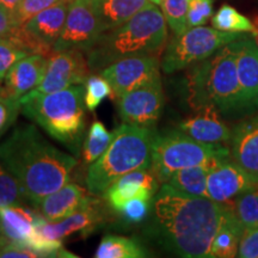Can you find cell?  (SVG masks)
Returning a JSON list of instances; mask_svg holds the SVG:
<instances>
[{
	"instance_id": "6da1fadb",
	"label": "cell",
	"mask_w": 258,
	"mask_h": 258,
	"mask_svg": "<svg viewBox=\"0 0 258 258\" xmlns=\"http://www.w3.org/2000/svg\"><path fill=\"white\" fill-rule=\"evenodd\" d=\"M152 219L145 235L169 252L185 258H208L227 205L180 192L167 183L154 195Z\"/></svg>"
},
{
	"instance_id": "7a4b0ae2",
	"label": "cell",
	"mask_w": 258,
	"mask_h": 258,
	"mask_svg": "<svg viewBox=\"0 0 258 258\" xmlns=\"http://www.w3.org/2000/svg\"><path fill=\"white\" fill-rule=\"evenodd\" d=\"M0 161L34 206L69 183L78 163L76 157L51 145L34 124L17 127L0 144Z\"/></svg>"
},
{
	"instance_id": "3957f363",
	"label": "cell",
	"mask_w": 258,
	"mask_h": 258,
	"mask_svg": "<svg viewBox=\"0 0 258 258\" xmlns=\"http://www.w3.org/2000/svg\"><path fill=\"white\" fill-rule=\"evenodd\" d=\"M167 41V23L163 11L151 4L120 27L108 30L86 51L91 71L98 72L125 57L158 55Z\"/></svg>"
},
{
	"instance_id": "277c9868",
	"label": "cell",
	"mask_w": 258,
	"mask_h": 258,
	"mask_svg": "<svg viewBox=\"0 0 258 258\" xmlns=\"http://www.w3.org/2000/svg\"><path fill=\"white\" fill-rule=\"evenodd\" d=\"M238 40L226 44L186 74V102L192 110L214 106L221 114L246 110L238 78Z\"/></svg>"
},
{
	"instance_id": "5b68a950",
	"label": "cell",
	"mask_w": 258,
	"mask_h": 258,
	"mask_svg": "<svg viewBox=\"0 0 258 258\" xmlns=\"http://www.w3.org/2000/svg\"><path fill=\"white\" fill-rule=\"evenodd\" d=\"M85 88L73 85L60 91L19 98L21 110L51 139L78 156L85 133Z\"/></svg>"
},
{
	"instance_id": "8992f818",
	"label": "cell",
	"mask_w": 258,
	"mask_h": 258,
	"mask_svg": "<svg viewBox=\"0 0 258 258\" xmlns=\"http://www.w3.org/2000/svg\"><path fill=\"white\" fill-rule=\"evenodd\" d=\"M154 138L152 127L125 122L118 125L105 152L89 167L85 179L89 191L99 195L132 171L151 169Z\"/></svg>"
},
{
	"instance_id": "52a82bcc",
	"label": "cell",
	"mask_w": 258,
	"mask_h": 258,
	"mask_svg": "<svg viewBox=\"0 0 258 258\" xmlns=\"http://www.w3.org/2000/svg\"><path fill=\"white\" fill-rule=\"evenodd\" d=\"M230 154L222 144L201 143L178 129L156 134L151 170L160 183H166L172 173L186 167L206 166L213 170Z\"/></svg>"
},
{
	"instance_id": "ba28073f",
	"label": "cell",
	"mask_w": 258,
	"mask_h": 258,
	"mask_svg": "<svg viewBox=\"0 0 258 258\" xmlns=\"http://www.w3.org/2000/svg\"><path fill=\"white\" fill-rule=\"evenodd\" d=\"M245 35L203 25L190 28L183 34L175 35L167 43L161 60V69L165 73L184 70L192 63L208 59L226 44L239 40Z\"/></svg>"
},
{
	"instance_id": "9c48e42d",
	"label": "cell",
	"mask_w": 258,
	"mask_h": 258,
	"mask_svg": "<svg viewBox=\"0 0 258 258\" xmlns=\"http://www.w3.org/2000/svg\"><path fill=\"white\" fill-rule=\"evenodd\" d=\"M103 34L95 0H72L66 23L54 44V51L80 50L86 53Z\"/></svg>"
},
{
	"instance_id": "30bf717a",
	"label": "cell",
	"mask_w": 258,
	"mask_h": 258,
	"mask_svg": "<svg viewBox=\"0 0 258 258\" xmlns=\"http://www.w3.org/2000/svg\"><path fill=\"white\" fill-rule=\"evenodd\" d=\"M159 59L157 55H137L125 57L106 66L101 74L108 80L112 98L160 80Z\"/></svg>"
},
{
	"instance_id": "8fae6325",
	"label": "cell",
	"mask_w": 258,
	"mask_h": 258,
	"mask_svg": "<svg viewBox=\"0 0 258 258\" xmlns=\"http://www.w3.org/2000/svg\"><path fill=\"white\" fill-rule=\"evenodd\" d=\"M88 60L80 50L53 51L48 59L43 79L32 93L46 95L71 88L73 85H84L91 76Z\"/></svg>"
},
{
	"instance_id": "7c38bea8",
	"label": "cell",
	"mask_w": 258,
	"mask_h": 258,
	"mask_svg": "<svg viewBox=\"0 0 258 258\" xmlns=\"http://www.w3.org/2000/svg\"><path fill=\"white\" fill-rule=\"evenodd\" d=\"M117 99L118 115L125 123L152 127L163 111L160 80L124 93Z\"/></svg>"
},
{
	"instance_id": "4fadbf2b",
	"label": "cell",
	"mask_w": 258,
	"mask_h": 258,
	"mask_svg": "<svg viewBox=\"0 0 258 258\" xmlns=\"http://www.w3.org/2000/svg\"><path fill=\"white\" fill-rule=\"evenodd\" d=\"M257 186L246 171L228 159L209 171L207 177L208 199L221 205H231L241 194Z\"/></svg>"
},
{
	"instance_id": "5bb4252c",
	"label": "cell",
	"mask_w": 258,
	"mask_h": 258,
	"mask_svg": "<svg viewBox=\"0 0 258 258\" xmlns=\"http://www.w3.org/2000/svg\"><path fill=\"white\" fill-rule=\"evenodd\" d=\"M103 221H104V214H103L101 202L93 199L85 207L63 220L50 222L43 217H37L35 225L37 230L48 239L62 240L63 238L73 234L88 237L99 226H102Z\"/></svg>"
},
{
	"instance_id": "9a60e30c",
	"label": "cell",
	"mask_w": 258,
	"mask_h": 258,
	"mask_svg": "<svg viewBox=\"0 0 258 258\" xmlns=\"http://www.w3.org/2000/svg\"><path fill=\"white\" fill-rule=\"evenodd\" d=\"M159 180L151 169L135 170L122 176L104 191L108 205L118 212L125 202L132 199L153 201Z\"/></svg>"
},
{
	"instance_id": "2e32d148",
	"label": "cell",
	"mask_w": 258,
	"mask_h": 258,
	"mask_svg": "<svg viewBox=\"0 0 258 258\" xmlns=\"http://www.w3.org/2000/svg\"><path fill=\"white\" fill-rule=\"evenodd\" d=\"M72 0H61L55 5L38 12L22 25L24 31L41 46L54 51V44L60 37L66 23L67 14Z\"/></svg>"
},
{
	"instance_id": "e0dca14e",
	"label": "cell",
	"mask_w": 258,
	"mask_h": 258,
	"mask_svg": "<svg viewBox=\"0 0 258 258\" xmlns=\"http://www.w3.org/2000/svg\"><path fill=\"white\" fill-rule=\"evenodd\" d=\"M48 59L41 54L23 57L5 77L4 95L21 98L40 85L46 73Z\"/></svg>"
},
{
	"instance_id": "ac0fdd59",
	"label": "cell",
	"mask_w": 258,
	"mask_h": 258,
	"mask_svg": "<svg viewBox=\"0 0 258 258\" xmlns=\"http://www.w3.org/2000/svg\"><path fill=\"white\" fill-rule=\"evenodd\" d=\"M237 69L245 109L258 108V42L246 35L238 40Z\"/></svg>"
},
{
	"instance_id": "d6986e66",
	"label": "cell",
	"mask_w": 258,
	"mask_h": 258,
	"mask_svg": "<svg viewBox=\"0 0 258 258\" xmlns=\"http://www.w3.org/2000/svg\"><path fill=\"white\" fill-rule=\"evenodd\" d=\"M92 200L82 186L76 183H66L62 188L46 196L37 207L47 221L55 222L73 215Z\"/></svg>"
},
{
	"instance_id": "ffe728a7",
	"label": "cell",
	"mask_w": 258,
	"mask_h": 258,
	"mask_svg": "<svg viewBox=\"0 0 258 258\" xmlns=\"http://www.w3.org/2000/svg\"><path fill=\"white\" fill-rule=\"evenodd\" d=\"M219 114L214 106H205L196 115L180 122L178 129L201 143L225 144L231 140L232 133Z\"/></svg>"
},
{
	"instance_id": "44dd1931",
	"label": "cell",
	"mask_w": 258,
	"mask_h": 258,
	"mask_svg": "<svg viewBox=\"0 0 258 258\" xmlns=\"http://www.w3.org/2000/svg\"><path fill=\"white\" fill-rule=\"evenodd\" d=\"M231 144L233 161L258 183V116L234 128Z\"/></svg>"
},
{
	"instance_id": "7402d4cb",
	"label": "cell",
	"mask_w": 258,
	"mask_h": 258,
	"mask_svg": "<svg viewBox=\"0 0 258 258\" xmlns=\"http://www.w3.org/2000/svg\"><path fill=\"white\" fill-rule=\"evenodd\" d=\"M38 215L22 206L0 208V233L12 241L27 245L36 228Z\"/></svg>"
},
{
	"instance_id": "603a6c76",
	"label": "cell",
	"mask_w": 258,
	"mask_h": 258,
	"mask_svg": "<svg viewBox=\"0 0 258 258\" xmlns=\"http://www.w3.org/2000/svg\"><path fill=\"white\" fill-rule=\"evenodd\" d=\"M151 4V0H95L103 32L124 24Z\"/></svg>"
},
{
	"instance_id": "cb8c5ba5",
	"label": "cell",
	"mask_w": 258,
	"mask_h": 258,
	"mask_svg": "<svg viewBox=\"0 0 258 258\" xmlns=\"http://www.w3.org/2000/svg\"><path fill=\"white\" fill-rule=\"evenodd\" d=\"M243 231V225L238 220L233 208L231 205H227L220 227L213 240L211 258L237 257Z\"/></svg>"
},
{
	"instance_id": "d4e9b609",
	"label": "cell",
	"mask_w": 258,
	"mask_h": 258,
	"mask_svg": "<svg viewBox=\"0 0 258 258\" xmlns=\"http://www.w3.org/2000/svg\"><path fill=\"white\" fill-rule=\"evenodd\" d=\"M147 251L138 239L122 235H105L97 247L96 258H143Z\"/></svg>"
},
{
	"instance_id": "484cf974",
	"label": "cell",
	"mask_w": 258,
	"mask_h": 258,
	"mask_svg": "<svg viewBox=\"0 0 258 258\" xmlns=\"http://www.w3.org/2000/svg\"><path fill=\"white\" fill-rule=\"evenodd\" d=\"M209 171L211 170L206 166L186 167L172 173L166 183L180 192L208 198L207 177Z\"/></svg>"
},
{
	"instance_id": "4316f807",
	"label": "cell",
	"mask_w": 258,
	"mask_h": 258,
	"mask_svg": "<svg viewBox=\"0 0 258 258\" xmlns=\"http://www.w3.org/2000/svg\"><path fill=\"white\" fill-rule=\"evenodd\" d=\"M213 28L227 32H241L247 34L251 32L258 36V30L249 18L245 17L240 12L230 5H222L212 19Z\"/></svg>"
},
{
	"instance_id": "83f0119b",
	"label": "cell",
	"mask_w": 258,
	"mask_h": 258,
	"mask_svg": "<svg viewBox=\"0 0 258 258\" xmlns=\"http://www.w3.org/2000/svg\"><path fill=\"white\" fill-rule=\"evenodd\" d=\"M112 138H114V133H109L102 122H93L83 144L84 161L86 164L95 163L105 152Z\"/></svg>"
},
{
	"instance_id": "f1b7e54d",
	"label": "cell",
	"mask_w": 258,
	"mask_h": 258,
	"mask_svg": "<svg viewBox=\"0 0 258 258\" xmlns=\"http://www.w3.org/2000/svg\"><path fill=\"white\" fill-rule=\"evenodd\" d=\"M231 206L244 228L258 227V186L241 194Z\"/></svg>"
},
{
	"instance_id": "f546056e",
	"label": "cell",
	"mask_w": 258,
	"mask_h": 258,
	"mask_svg": "<svg viewBox=\"0 0 258 258\" xmlns=\"http://www.w3.org/2000/svg\"><path fill=\"white\" fill-rule=\"evenodd\" d=\"M189 0H164L160 8L167 25L175 35L188 30Z\"/></svg>"
},
{
	"instance_id": "4dcf8cb0",
	"label": "cell",
	"mask_w": 258,
	"mask_h": 258,
	"mask_svg": "<svg viewBox=\"0 0 258 258\" xmlns=\"http://www.w3.org/2000/svg\"><path fill=\"white\" fill-rule=\"evenodd\" d=\"M112 95L110 84L104 77L91 74L85 83V106L90 111H95L106 97Z\"/></svg>"
},
{
	"instance_id": "1f68e13d",
	"label": "cell",
	"mask_w": 258,
	"mask_h": 258,
	"mask_svg": "<svg viewBox=\"0 0 258 258\" xmlns=\"http://www.w3.org/2000/svg\"><path fill=\"white\" fill-rule=\"evenodd\" d=\"M24 195L18 180L9 171L0 173V208L21 206Z\"/></svg>"
},
{
	"instance_id": "d6a6232c",
	"label": "cell",
	"mask_w": 258,
	"mask_h": 258,
	"mask_svg": "<svg viewBox=\"0 0 258 258\" xmlns=\"http://www.w3.org/2000/svg\"><path fill=\"white\" fill-rule=\"evenodd\" d=\"M30 55L28 51L16 46L14 42L6 38L0 41V80L4 79L10 70L22 60L23 57Z\"/></svg>"
},
{
	"instance_id": "836d02e7",
	"label": "cell",
	"mask_w": 258,
	"mask_h": 258,
	"mask_svg": "<svg viewBox=\"0 0 258 258\" xmlns=\"http://www.w3.org/2000/svg\"><path fill=\"white\" fill-rule=\"evenodd\" d=\"M151 203L144 199H132L122 206L118 213L128 224H140L147 218L151 211Z\"/></svg>"
},
{
	"instance_id": "e575fe53",
	"label": "cell",
	"mask_w": 258,
	"mask_h": 258,
	"mask_svg": "<svg viewBox=\"0 0 258 258\" xmlns=\"http://www.w3.org/2000/svg\"><path fill=\"white\" fill-rule=\"evenodd\" d=\"M59 2H61V0H23L14 14L16 23H17L18 27H21V25L27 23L29 19L34 17L35 15H37L38 12L55 5Z\"/></svg>"
},
{
	"instance_id": "d590c367",
	"label": "cell",
	"mask_w": 258,
	"mask_h": 258,
	"mask_svg": "<svg viewBox=\"0 0 258 258\" xmlns=\"http://www.w3.org/2000/svg\"><path fill=\"white\" fill-rule=\"evenodd\" d=\"M21 110V102L15 97L0 95V137L14 124Z\"/></svg>"
},
{
	"instance_id": "8d00e7d4",
	"label": "cell",
	"mask_w": 258,
	"mask_h": 258,
	"mask_svg": "<svg viewBox=\"0 0 258 258\" xmlns=\"http://www.w3.org/2000/svg\"><path fill=\"white\" fill-rule=\"evenodd\" d=\"M213 15V0H189L188 29L207 23Z\"/></svg>"
},
{
	"instance_id": "74e56055",
	"label": "cell",
	"mask_w": 258,
	"mask_h": 258,
	"mask_svg": "<svg viewBox=\"0 0 258 258\" xmlns=\"http://www.w3.org/2000/svg\"><path fill=\"white\" fill-rule=\"evenodd\" d=\"M0 257L2 258H36L37 252L27 245L12 241L8 238H0Z\"/></svg>"
},
{
	"instance_id": "f35d334b",
	"label": "cell",
	"mask_w": 258,
	"mask_h": 258,
	"mask_svg": "<svg viewBox=\"0 0 258 258\" xmlns=\"http://www.w3.org/2000/svg\"><path fill=\"white\" fill-rule=\"evenodd\" d=\"M237 257L258 258V227L244 228L238 246Z\"/></svg>"
},
{
	"instance_id": "ab89813d",
	"label": "cell",
	"mask_w": 258,
	"mask_h": 258,
	"mask_svg": "<svg viewBox=\"0 0 258 258\" xmlns=\"http://www.w3.org/2000/svg\"><path fill=\"white\" fill-rule=\"evenodd\" d=\"M17 27L14 14L0 6V36L3 38L10 37Z\"/></svg>"
},
{
	"instance_id": "60d3db41",
	"label": "cell",
	"mask_w": 258,
	"mask_h": 258,
	"mask_svg": "<svg viewBox=\"0 0 258 258\" xmlns=\"http://www.w3.org/2000/svg\"><path fill=\"white\" fill-rule=\"evenodd\" d=\"M23 0H0V6L8 10L11 14H15L16 10L18 9V6L21 5V3Z\"/></svg>"
},
{
	"instance_id": "b9f144b4",
	"label": "cell",
	"mask_w": 258,
	"mask_h": 258,
	"mask_svg": "<svg viewBox=\"0 0 258 258\" xmlns=\"http://www.w3.org/2000/svg\"><path fill=\"white\" fill-rule=\"evenodd\" d=\"M151 2H152L153 3V4H156V5H161V3H163L164 2V0H151Z\"/></svg>"
},
{
	"instance_id": "7bdbcfd3",
	"label": "cell",
	"mask_w": 258,
	"mask_h": 258,
	"mask_svg": "<svg viewBox=\"0 0 258 258\" xmlns=\"http://www.w3.org/2000/svg\"><path fill=\"white\" fill-rule=\"evenodd\" d=\"M3 171H4V170H3V164H2V161H0V173H2Z\"/></svg>"
},
{
	"instance_id": "ee69618b",
	"label": "cell",
	"mask_w": 258,
	"mask_h": 258,
	"mask_svg": "<svg viewBox=\"0 0 258 258\" xmlns=\"http://www.w3.org/2000/svg\"><path fill=\"white\" fill-rule=\"evenodd\" d=\"M2 93H3V90H2V89H0V95H2Z\"/></svg>"
},
{
	"instance_id": "f6af8a7d",
	"label": "cell",
	"mask_w": 258,
	"mask_h": 258,
	"mask_svg": "<svg viewBox=\"0 0 258 258\" xmlns=\"http://www.w3.org/2000/svg\"><path fill=\"white\" fill-rule=\"evenodd\" d=\"M2 40H3V37H2V36H0V41H2Z\"/></svg>"
}]
</instances>
